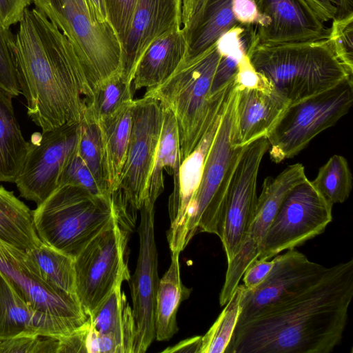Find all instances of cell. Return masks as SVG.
<instances>
[{
	"label": "cell",
	"mask_w": 353,
	"mask_h": 353,
	"mask_svg": "<svg viewBox=\"0 0 353 353\" xmlns=\"http://www.w3.org/2000/svg\"><path fill=\"white\" fill-rule=\"evenodd\" d=\"M137 0H105L108 17L121 46L127 37Z\"/></svg>",
	"instance_id": "cell-39"
},
{
	"label": "cell",
	"mask_w": 353,
	"mask_h": 353,
	"mask_svg": "<svg viewBox=\"0 0 353 353\" xmlns=\"http://www.w3.org/2000/svg\"><path fill=\"white\" fill-rule=\"evenodd\" d=\"M255 72L292 103L352 76L336 57L327 39L253 46L247 54Z\"/></svg>",
	"instance_id": "cell-4"
},
{
	"label": "cell",
	"mask_w": 353,
	"mask_h": 353,
	"mask_svg": "<svg viewBox=\"0 0 353 353\" xmlns=\"http://www.w3.org/2000/svg\"><path fill=\"white\" fill-rule=\"evenodd\" d=\"M32 3L74 46L92 92L103 79L121 70V41L110 22L98 21L86 0Z\"/></svg>",
	"instance_id": "cell-7"
},
{
	"label": "cell",
	"mask_w": 353,
	"mask_h": 353,
	"mask_svg": "<svg viewBox=\"0 0 353 353\" xmlns=\"http://www.w3.org/2000/svg\"><path fill=\"white\" fill-rule=\"evenodd\" d=\"M163 118V106L154 98L144 94L134 100L127 157L116 192L134 215L148 197Z\"/></svg>",
	"instance_id": "cell-11"
},
{
	"label": "cell",
	"mask_w": 353,
	"mask_h": 353,
	"mask_svg": "<svg viewBox=\"0 0 353 353\" xmlns=\"http://www.w3.org/2000/svg\"><path fill=\"white\" fill-rule=\"evenodd\" d=\"M128 233L115 220L74 258L75 294L88 316L117 285L130 279Z\"/></svg>",
	"instance_id": "cell-9"
},
{
	"label": "cell",
	"mask_w": 353,
	"mask_h": 353,
	"mask_svg": "<svg viewBox=\"0 0 353 353\" xmlns=\"http://www.w3.org/2000/svg\"><path fill=\"white\" fill-rule=\"evenodd\" d=\"M262 137L244 146L228 188L219 230L228 263L239 251L257 202L256 181L261 162L269 150Z\"/></svg>",
	"instance_id": "cell-13"
},
{
	"label": "cell",
	"mask_w": 353,
	"mask_h": 353,
	"mask_svg": "<svg viewBox=\"0 0 353 353\" xmlns=\"http://www.w3.org/2000/svg\"><path fill=\"white\" fill-rule=\"evenodd\" d=\"M274 260L273 267L259 285L252 290L245 288L237 324L261 309L312 285L327 269L310 261L295 248L276 255Z\"/></svg>",
	"instance_id": "cell-18"
},
{
	"label": "cell",
	"mask_w": 353,
	"mask_h": 353,
	"mask_svg": "<svg viewBox=\"0 0 353 353\" xmlns=\"http://www.w3.org/2000/svg\"><path fill=\"white\" fill-rule=\"evenodd\" d=\"M258 76L259 80L254 86H241L237 81L236 117L237 145L240 147L267 138L290 104Z\"/></svg>",
	"instance_id": "cell-20"
},
{
	"label": "cell",
	"mask_w": 353,
	"mask_h": 353,
	"mask_svg": "<svg viewBox=\"0 0 353 353\" xmlns=\"http://www.w3.org/2000/svg\"><path fill=\"white\" fill-rule=\"evenodd\" d=\"M332 206L309 179L296 185L279 205L256 259L269 260L323 233L332 221Z\"/></svg>",
	"instance_id": "cell-10"
},
{
	"label": "cell",
	"mask_w": 353,
	"mask_h": 353,
	"mask_svg": "<svg viewBox=\"0 0 353 353\" xmlns=\"http://www.w3.org/2000/svg\"><path fill=\"white\" fill-rule=\"evenodd\" d=\"M245 287L238 285L212 327L201 336L199 353H225L239 321Z\"/></svg>",
	"instance_id": "cell-33"
},
{
	"label": "cell",
	"mask_w": 353,
	"mask_h": 353,
	"mask_svg": "<svg viewBox=\"0 0 353 353\" xmlns=\"http://www.w3.org/2000/svg\"><path fill=\"white\" fill-rule=\"evenodd\" d=\"M15 36L0 21V89L17 97L21 94L15 57Z\"/></svg>",
	"instance_id": "cell-35"
},
{
	"label": "cell",
	"mask_w": 353,
	"mask_h": 353,
	"mask_svg": "<svg viewBox=\"0 0 353 353\" xmlns=\"http://www.w3.org/2000/svg\"><path fill=\"white\" fill-rule=\"evenodd\" d=\"M316 191L331 205L342 203L352 189V176L345 157L335 154L320 168L310 181Z\"/></svg>",
	"instance_id": "cell-32"
},
{
	"label": "cell",
	"mask_w": 353,
	"mask_h": 353,
	"mask_svg": "<svg viewBox=\"0 0 353 353\" xmlns=\"http://www.w3.org/2000/svg\"><path fill=\"white\" fill-rule=\"evenodd\" d=\"M89 325V320H88L81 327L70 334L59 337L58 353L86 352L85 339Z\"/></svg>",
	"instance_id": "cell-43"
},
{
	"label": "cell",
	"mask_w": 353,
	"mask_h": 353,
	"mask_svg": "<svg viewBox=\"0 0 353 353\" xmlns=\"http://www.w3.org/2000/svg\"><path fill=\"white\" fill-rule=\"evenodd\" d=\"M139 210V256L135 272L130 279L136 328L133 353L145 352L155 338V300L159 283L154 238V203L145 201Z\"/></svg>",
	"instance_id": "cell-16"
},
{
	"label": "cell",
	"mask_w": 353,
	"mask_h": 353,
	"mask_svg": "<svg viewBox=\"0 0 353 353\" xmlns=\"http://www.w3.org/2000/svg\"><path fill=\"white\" fill-rule=\"evenodd\" d=\"M133 101L114 115L98 123L102 145L103 177L112 195L119 188L127 157Z\"/></svg>",
	"instance_id": "cell-24"
},
{
	"label": "cell",
	"mask_w": 353,
	"mask_h": 353,
	"mask_svg": "<svg viewBox=\"0 0 353 353\" xmlns=\"http://www.w3.org/2000/svg\"><path fill=\"white\" fill-rule=\"evenodd\" d=\"M64 184L80 186L95 196L112 198L101 189L77 149L69 159L60 178L59 186Z\"/></svg>",
	"instance_id": "cell-37"
},
{
	"label": "cell",
	"mask_w": 353,
	"mask_h": 353,
	"mask_svg": "<svg viewBox=\"0 0 353 353\" xmlns=\"http://www.w3.org/2000/svg\"><path fill=\"white\" fill-rule=\"evenodd\" d=\"M0 241L24 252L42 242L34 226L32 211L1 185Z\"/></svg>",
	"instance_id": "cell-28"
},
{
	"label": "cell",
	"mask_w": 353,
	"mask_h": 353,
	"mask_svg": "<svg viewBox=\"0 0 353 353\" xmlns=\"http://www.w3.org/2000/svg\"><path fill=\"white\" fill-rule=\"evenodd\" d=\"M187 52L188 43L181 28L156 38L137 63L132 79L133 91L149 90L161 84L185 60Z\"/></svg>",
	"instance_id": "cell-23"
},
{
	"label": "cell",
	"mask_w": 353,
	"mask_h": 353,
	"mask_svg": "<svg viewBox=\"0 0 353 353\" xmlns=\"http://www.w3.org/2000/svg\"><path fill=\"white\" fill-rule=\"evenodd\" d=\"M201 336H194L190 339H188L183 341H181L176 345L167 348L164 352H196L199 353L200 344H201Z\"/></svg>",
	"instance_id": "cell-45"
},
{
	"label": "cell",
	"mask_w": 353,
	"mask_h": 353,
	"mask_svg": "<svg viewBox=\"0 0 353 353\" xmlns=\"http://www.w3.org/2000/svg\"><path fill=\"white\" fill-rule=\"evenodd\" d=\"M93 14L101 23L110 22L108 17L105 0H86Z\"/></svg>",
	"instance_id": "cell-46"
},
{
	"label": "cell",
	"mask_w": 353,
	"mask_h": 353,
	"mask_svg": "<svg viewBox=\"0 0 353 353\" xmlns=\"http://www.w3.org/2000/svg\"><path fill=\"white\" fill-rule=\"evenodd\" d=\"M24 257L46 282L68 293L75 294L74 258L43 242L25 252Z\"/></svg>",
	"instance_id": "cell-31"
},
{
	"label": "cell",
	"mask_w": 353,
	"mask_h": 353,
	"mask_svg": "<svg viewBox=\"0 0 353 353\" xmlns=\"http://www.w3.org/2000/svg\"><path fill=\"white\" fill-rule=\"evenodd\" d=\"M255 46L326 39L329 28L308 0H256Z\"/></svg>",
	"instance_id": "cell-17"
},
{
	"label": "cell",
	"mask_w": 353,
	"mask_h": 353,
	"mask_svg": "<svg viewBox=\"0 0 353 353\" xmlns=\"http://www.w3.org/2000/svg\"><path fill=\"white\" fill-rule=\"evenodd\" d=\"M307 178L304 166L295 163L286 167L276 177H267L257 198L255 212L241 247L228 263L225 281L219 295L223 306L238 286L246 269L256 260L261 242L285 196Z\"/></svg>",
	"instance_id": "cell-14"
},
{
	"label": "cell",
	"mask_w": 353,
	"mask_h": 353,
	"mask_svg": "<svg viewBox=\"0 0 353 353\" xmlns=\"http://www.w3.org/2000/svg\"><path fill=\"white\" fill-rule=\"evenodd\" d=\"M79 123L32 134L14 182L21 197L38 205L59 187L63 169L78 147Z\"/></svg>",
	"instance_id": "cell-12"
},
{
	"label": "cell",
	"mask_w": 353,
	"mask_h": 353,
	"mask_svg": "<svg viewBox=\"0 0 353 353\" xmlns=\"http://www.w3.org/2000/svg\"><path fill=\"white\" fill-rule=\"evenodd\" d=\"M19 23L15 65L28 117L42 132L79 123L92 91L74 46L35 8Z\"/></svg>",
	"instance_id": "cell-2"
},
{
	"label": "cell",
	"mask_w": 353,
	"mask_h": 353,
	"mask_svg": "<svg viewBox=\"0 0 353 353\" xmlns=\"http://www.w3.org/2000/svg\"><path fill=\"white\" fill-rule=\"evenodd\" d=\"M25 252L0 241V273L34 309L67 321L77 327L88 320L77 295L46 282L27 263Z\"/></svg>",
	"instance_id": "cell-15"
},
{
	"label": "cell",
	"mask_w": 353,
	"mask_h": 353,
	"mask_svg": "<svg viewBox=\"0 0 353 353\" xmlns=\"http://www.w3.org/2000/svg\"><path fill=\"white\" fill-rule=\"evenodd\" d=\"M181 28V0H137L122 47L121 72L132 83L137 63L148 46L164 32Z\"/></svg>",
	"instance_id": "cell-19"
},
{
	"label": "cell",
	"mask_w": 353,
	"mask_h": 353,
	"mask_svg": "<svg viewBox=\"0 0 353 353\" xmlns=\"http://www.w3.org/2000/svg\"><path fill=\"white\" fill-rule=\"evenodd\" d=\"M12 98L0 89V182H15L28 148L14 114Z\"/></svg>",
	"instance_id": "cell-27"
},
{
	"label": "cell",
	"mask_w": 353,
	"mask_h": 353,
	"mask_svg": "<svg viewBox=\"0 0 353 353\" xmlns=\"http://www.w3.org/2000/svg\"><path fill=\"white\" fill-rule=\"evenodd\" d=\"M327 22L353 13L352 0H308Z\"/></svg>",
	"instance_id": "cell-41"
},
{
	"label": "cell",
	"mask_w": 353,
	"mask_h": 353,
	"mask_svg": "<svg viewBox=\"0 0 353 353\" xmlns=\"http://www.w3.org/2000/svg\"><path fill=\"white\" fill-rule=\"evenodd\" d=\"M121 284L111 293L88 316L90 327L101 334H111L123 345L125 353H133L136 328L132 307Z\"/></svg>",
	"instance_id": "cell-26"
},
{
	"label": "cell",
	"mask_w": 353,
	"mask_h": 353,
	"mask_svg": "<svg viewBox=\"0 0 353 353\" xmlns=\"http://www.w3.org/2000/svg\"><path fill=\"white\" fill-rule=\"evenodd\" d=\"M32 216L40 240L74 259L117 220L112 198L95 196L72 184L57 188L32 211Z\"/></svg>",
	"instance_id": "cell-5"
},
{
	"label": "cell",
	"mask_w": 353,
	"mask_h": 353,
	"mask_svg": "<svg viewBox=\"0 0 353 353\" xmlns=\"http://www.w3.org/2000/svg\"><path fill=\"white\" fill-rule=\"evenodd\" d=\"M134 91L119 70L100 82L85 99L84 113L100 123L131 103Z\"/></svg>",
	"instance_id": "cell-30"
},
{
	"label": "cell",
	"mask_w": 353,
	"mask_h": 353,
	"mask_svg": "<svg viewBox=\"0 0 353 353\" xmlns=\"http://www.w3.org/2000/svg\"><path fill=\"white\" fill-rule=\"evenodd\" d=\"M353 103L352 76L318 94L290 103L267 139L272 161L293 157L322 131L334 125Z\"/></svg>",
	"instance_id": "cell-8"
},
{
	"label": "cell",
	"mask_w": 353,
	"mask_h": 353,
	"mask_svg": "<svg viewBox=\"0 0 353 353\" xmlns=\"http://www.w3.org/2000/svg\"><path fill=\"white\" fill-rule=\"evenodd\" d=\"M274 263V259L254 261L243 275L245 287L248 290H252L259 285L265 279Z\"/></svg>",
	"instance_id": "cell-44"
},
{
	"label": "cell",
	"mask_w": 353,
	"mask_h": 353,
	"mask_svg": "<svg viewBox=\"0 0 353 353\" xmlns=\"http://www.w3.org/2000/svg\"><path fill=\"white\" fill-rule=\"evenodd\" d=\"M353 297V259L236 324L225 353H330L341 342Z\"/></svg>",
	"instance_id": "cell-1"
},
{
	"label": "cell",
	"mask_w": 353,
	"mask_h": 353,
	"mask_svg": "<svg viewBox=\"0 0 353 353\" xmlns=\"http://www.w3.org/2000/svg\"><path fill=\"white\" fill-rule=\"evenodd\" d=\"M59 337L27 335L0 340V353H58Z\"/></svg>",
	"instance_id": "cell-38"
},
{
	"label": "cell",
	"mask_w": 353,
	"mask_h": 353,
	"mask_svg": "<svg viewBox=\"0 0 353 353\" xmlns=\"http://www.w3.org/2000/svg\"><path fill=\"white\" fill-rule=\"evenodd\" d=\"M163 118L161 136L150 175L148 197L155 204L164 190L163 171L174 175L180 165V147L176 120L174 113L163 107Z\"/></svg>",
	"instance_id": "cell-29"
},
{
	"label": "cell",
	"mask_w": 353,
	"mask_h": 353,
	"mask_svg": "<svg viewBox=\"0 0 353 353\" xmlns=\"http://www.w3.org/2000/svg\"><path fill=\"white\" fill-rule=\"evenodd\" d=\"M86 353H125L121 343L114 336L101 334L91 328L85 339Z\"/></svg>",
	"instance_id": "cell-40"
},
{
	"label": "cell",
	"mask_w": 353,
	"mask_h": 353,
	"mask_svg": "<svg viewBox=\"0 0 353 353\" xmlns=\"http://www.w3.org/2000/svg\"><path fill=\"white\" fill-rule=\"evenodd\" d=\"M78 328L34 309L0 273V340L27 335L61 337Z\"/></svg>",
	"instance_id": "cell-22"
},
{
	"label": "cell",
	"mask_w": 353,
	"mask_h": 353,
	"mask_svg": "<svg viewBox=\"0 0 353 353\" xmlns=\"http://www.w3.org/2000/svg\"><path fill=\"white\" fill-rule=\"evenodd\" d=\"M236 1L181 0V28L188 43L185 59L203 53L240 25L234 12Z\"/></svg>",
	"instance_id": "cell-21"
},
{
	"label": "cell",
	"mask_w": 353,
	"mask_h": 353,
	"mask_svg": "<svg viewBox=\"0 0 353 353\" xmlns=\"http://www.w3.org/2000/svg\"><path fill=\"white\" fill-rule=\"evenodd\" d=\"M179 254L180 252H172L170 267L159 279L154 312L155 337L159 341H168L178 332V309L192 292L182 282Z\"/></svg>",
	"instance_id": "cell-25"
},
{
	"label": "cell",
	"mask_w": 353,
	"mask_h": 353,
	"mask_svg": "<svg viewBox=\"0 0 353 353\" xmlns=\"http://www.w3.org/2000/svg\"><path fill=\"white\" fill-rule=\"evenodd\" d=\"M327 39L336 57L353 74V13L333 19Z\"/></svg>",
	"instance_id": "cell-36"
},
{
	"label": "cell",
	"mask_w": 353,
	"mask_h": 353,
	"mask_svg": "<svg viewBox=\"0 0 353 353\" xmlns=\"http://www.w3.org/2000/svg\"><path fill=\"white\" fill-rule=\"evenodd\" d=\"M221 56L216 43L198 56L185 59L164 82L147 90L145 94L174 113L179 132L180 163L196 148L223 108L235 83L236 76L211 94Z\"/></svg>",
	"instance_id": "cell-3"
},
{
	"label": "cell",
	"mask_w": 353,
	"mask_h": 353,
	"mask_svg": "<svg viewBox=\"0 0 353 353\" xmlns=\"http://www.w3.org/2000/svg\"><path fill=\"white\" fill-rule=\"evenodd\" d=\"M79 125L78 152L104 194L112 197L103 177V154L99 126L92 117L85 113H83Z\"/></svg>",
	"instance_id": "cell-34"
},
{
	"label": "cell",
	"mask_w": 353,
	"mask_h": 353,
	"mask_svg": "<svg viewBox=\"0 0 353 353\" xmlns=\"http://www.w3.org/2000/svg\"><path fill=\"white\" fill-rule=\"evenodd\" d=\"M32 0H0V21L7 28L19 23Z\"/></svg>",
	"instance_id": "cell-42"
},
{
	"label": "cell",
	"mask_w": 353,
	"mask_h": 353,
	"mask_svg": "<svg viewBox=\"0 0 353 353\" xmlns=\"http://www.w3.org/2000/svg\"><path fill=\"white\" fill-rule=\"evenodd\" d=\"M236 93L237 79L226 99L199 187L188 210L184 230L185 246L199 232L219 235L230 183L244 148L237 145Z\"/></svg>",
	"instance_id": "cell-6"
}]
</instances>
